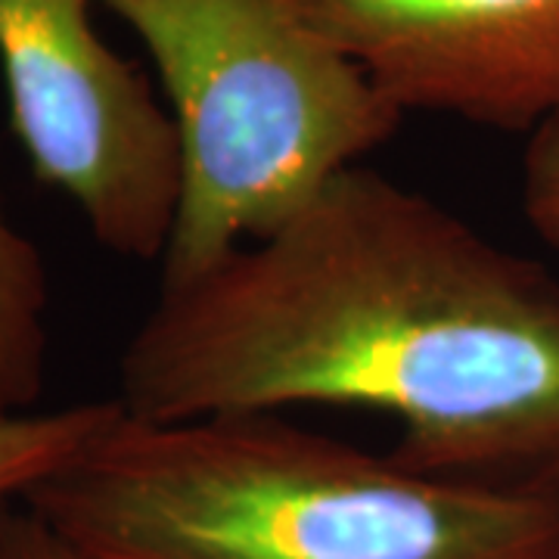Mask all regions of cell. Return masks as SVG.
Listing matches in <instances>:
<instances>
[{"label": "cell", "mask_w": 559, "mask_h": 559, "mask_svg": "<svg viewBox=\"0 0 559 559\" xmlns=\"http://www.w3.org/2000/svg\"><path fill=\"white\" fill-rule=\"evenodd\" d=\"M143 44L180 146L159 286L274 234L399 134L404 109L296 0H97Z\"/></svg>", "instance_id": "3957f363"}, {"label": "cell", "mask_w": 559, "mask_h": 559, "mask_svg": "<svg viewBox=\"0 0 559 559\" xmlns=\"http://www.w3.org/2000/svg\"><path fill=\"white\" fill-rule=\"evenodd\" d=\"M121 417L116 399L84 401L50 414L0 417V500L22 498Z\"/></svg>", "instance_id": "52a82bcc"}, {"label": "cell", "mask_w": 559, "mask_h": 559, "mask_svg": "<svg viewBox=\"0 0 559 559\" xmlns=\"http://www.w3.org/2000/svg\"><path fill=\"white\" fill-rule=\"evenodd\" d=\"M97 0H0V79L32 178L121 259L165 255L180 197L168 106L94 22Z\"/></svg>", "instance_id": "277c9868"}, {"label": "cell", "mask_w": 559, "mask_h": 559, "mask_svg": "<svg viewBox=\"0 0 559 559\" xmlns=\"http://www.w3.org/2000/svg\"><path fill=\"white\" fill-rule=\"evenodd\" d=\"M522 212L540 240L559 249V119L528 134L522 156Z\"/></svg>", "instance_id": "ba28073f"}, {"label": "cell", "mask_w": 559, "mask_h": 559, "mask_svg": "<svg viewBox=\"0 0 559 559\" xmlns=\"http://www.w3.org/2000/svg\"><path fill=\"white\" fill-rule=\"evenodd\" d=\"M116 401L143 423L364 407L436 479L559 488V277L355 165L261 240L159 299Z\"/></svg>", "instance_id": "6da1fadb"}, {"label": "cell", "mask_w": 559, "mask_h": 559, "mask_svg": "<svg viewBox=\"0 0 559 559\" xmlns=\"http://www.w3.org/2000/svg\"><path fill=\"white\" fill-rule=\"evenodd\" d=\"M50 277L44 255L7 215L0 190V417L32 414L47 380Z\"/></svg>", "instance_id": "8992f818"}, {"label": "cell", "mask_w": 559, "mask_h": 559, "mask_svg": "<svg viewBox=\"0 0 559 559\" xmlns=\"http://www.w3.org/2000/svg\"><path fill=\"white\" fill-rule=\"evenodd\" d=\"M0 559H103L66 538L25 500H0Z\"/></svg>", "instance_id": "9c48e42d"}, {"label": "cell", "mask_w": 559, "mask_h": 559, "mask_svg": "<svg viewBox=\"0 0 559 559\" xmlns=\"http://www.w3.org/2000/svg\"><path fill=\"white\" fill-rule=\"evenodd\" d=\"M20 500L103 559H559V488L423 476L283 414L121 411Z\"/></svg>", "instance_id": "7a4b0ae2"}, {"label": "cell", "mask_w": 559, "mask_h": 559, "mask_svg": "<svg viewBox=\"0 0 559 559\" xmlns=\"http://www.w3.org/2000/svg\"><path fill=\"white\" fill-rule=\"evenodd\" d=\"M404 112L532 134L559 119V0H296Z\"/></svg>", "instance_id": "5b68a950"}]
</instances>
